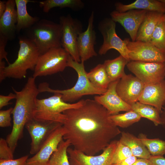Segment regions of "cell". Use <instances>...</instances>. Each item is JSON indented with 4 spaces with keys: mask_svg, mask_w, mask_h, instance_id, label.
<instances>
[{
    "mask_svg": "<svg viewBox=\"0 0 165 165\" xmlns=\"http://www.w3.org/2000/svg\"><path fill=\"white\" fill-rule=\"evenodd\" d=\"M63 113L65 117L63 138L74 149L88 156L103 151L121 133L107 110L94 100L84 99L80 107Z\"/></svg>",
    "mask_w": 165,
    "mask_h": 165,
    "instance_id": "1",
    "label": "cell"
},
{
    "mask_svg": "<svg viewBox=\"0 0 165 165\" xmlns=\"http://www.w3.org/2000/svg\"><path fill=\"white\" fill-rule=\"evenodd\" d=\"M16 95V101L12 114L13 117L12 130L6 140L14 152L18 141L23 136L26 124L35 118L36 109L37 97L40 93L35 83V78L29 77L24 87L20 91L13 87Z\"/></svg>",
    "mask_w": 165,
    "mask_h": 165,
    "instance_id": "2",
    "label": "cell"
},
{
    "mask_svg": "<svg viewBox=\"0 0 165 165\" xmlns=\"http://www.w3.org/2000/svg\"><path fill=\"white\" fill-rule=\"evenodd\" d=\"M67 67L74 69L78 74V80L73 87L65 90H55L50 88L47 82H43L40 83L38 87L40 93L46 92L60 94L62 95L63 101L68 103L76 101L84 95H101L107 91L97 87L90 82L85 69L84 62H77L74 60L70 55L68 61Z\"/></svg>",
    "mask_w": 165,
    "mask_h": 165,
    "instance_id": "3",
    "label": "cell"
},
{
    "mask_svg": "<svg viewBox=\"0 0 165 165\" xmlns=\"http://www.w3.org/2000/svg\"><path fill=\"white\" fill-rule=\"evenodd\" d=\"M20 48L15 61L5 67L4 76L20 79L26 77L27 71H34L40 53L35 45L27 37H19Z\"/></svg>",
    "mask_w": 165,
    "mask_h": 165,
    "instance_id": "4",
    "label": "cell"
},
{
    "mask_svg": "<svg viewBox=\"0 0 165 165\" xmlns=\"http://www.w3.org/2000/svg\"><path fill=\"white\" fill-rule=\"evenodd\" d=\"M26 30V36L35 45L40 55L51 48L62 47L61 27L59 23L40 19Z\"/></svg>",
    "mask_w": 165,
    "mask_h": 165,
    "instance_id": "5",
    "label": "cell"
},
{
    "mask_svg": "<svg viewBox=\"0 0 165 165\" xmlns=\"http://www.w3.org/2000/svg\"><path fill=\"white\" fill-rule=\"evenodd\" d=\"M84 99L70 104L64 102L61 94L56 93L47 98L37 99L35 118L38 120L59 123L63 124L65 117L63 112L70 109L80 107Z\"/></svg>",
    "mask_w": 165,
    "mask_h": 165,
    "instance_id": "6",
    "label": "cell"
},
{
    "mask_svg": "<svg viewBox=\"0 0 165 165\" xmlns=\"http://www.w3.org/2000/svg\"><path fill=\"white\" fill-rule=\"evenodd\" d=\"M70 56L62 47L50 49L40 55L32 76L36 78L63 72L67 67Z\"/></svg>",
    "mask_w": 165,
    "mask_h": 165,
    "instance_id": "7",
    "label": "cell"
},
{
    "mask_svg": "<svg viewBox=\"0 0 165 165\" xmlns=\"http://www.w3.org/2000/svg\"><path fill=\"white\" fill-rule=\"evenodd\" d=\"M59 20L61 27L62 47L69 53L74 60L81 62L78 49L77 39L79 34L82 32L81 22L69 14L61 16Z\"/></svg>",
    "mask_w": 165,
    "mask_h": 165,
    "instance_id": "8",
    "label": "cell"
},
{
    "mask_svg": "<svg viewBox=\"0 0 165 165\" xmlns=\"http://www.w3.org/2000/svg\"><path fill=\"white\" fill-rule=\"evenodd\" d=\"M116 28V22L111 18H104L99 22L98 29L103 36V41L98 53L102 55L105 54L110 50L114 49L130 61L129 51L127 46V39L122 40L118 36Z\"/></svg>",
    "mask_w": 165,
    "mask_h": 165,
    "instance_id": "9",
    "label": "cell"
},
{
    "mask_svg": "<svg viewBox=\"0 0 165 165\" xmlns=\"http://www.w3.org/2000/svg\"><path fill=\"white\" fill-rule=\"evenodd\" d=\"M127 66L144 84L156 83L165 79L164 63L130 61Z\"/></svg>",
    "mask_w": 165,
    "mask_h": 165,
    "instance_id": "10",
    "label": "cell"
},
{
    "mask_svg": "<svg viewBox=\"0 0 165 165\" xmlns=\"http://www.w3.org/2000/svg\"><path fill=\"white\" fill-rule=\"evenodd\" d=\"M118 141H112L100 155L88 156L83 152L68 148L67 152L69 155L70 165H112L113 156Z\"/></svg>",
    "mask_w": 165,
    "mask_h": 165,
    "instance_id": "11",
    "label": "cell"
},
{
    "mask_svg": "<svg viewBox=\"0 0 165 165\" xmlns=\"http://www.w3.org/2000/svg\"><path fill=\"white\" fill-rule=\"evenodd\" d=\"M63 125L59 123L41 121L35 118L29 121L25 127L31 140L30 153L36 154L51 133Z\"/></svg>",
    "mask_w": 165,
    "mask_h": 165,
    "instance_id": "12",
    "label": "cell"
},
{
    "mask_svg": "<svg viewBox=\"0 0 165 165\" xmlns=\"http://www.w3.org/2000/svg\"><path fill=\"white\" fill-rule=\"evenodd\" d=\"M126 39L130 61L164 63V53L149 42Z\"/></svg>",
    "mask_w": 165,
    "mask_h": 165,
    "instance_id": "13",
    "label": "cell"
},
{
    "mask_svg": "<svg viewBox=\"0 0 165 165\" xmlns=\"http://www.w3.org/2000/svg\"><path fill=\"white\" fill-rule=\"evenodd\" d=\"M65 133L63 125L57 127L45 141L38 152L28 159L27 165H47L52 154L57 150Z\"/></svg>",
    "mask_w": 165,
    "mask_h": 165,
    "instance_id": "14",
    "label": "cell"
},
{
    "mask_svg": "<svg viewBox=\"0 0 165 165\" xmlns=\"http://www.w3.org/2000/svg\"><path fill=\"white\" fill-rule=\"evenodd\" d=\"M147 11L133 9L124 12L116 10L110 13L111 18L115 22L119 23L129 35L132 41H136L139 28Z\"/></svg>",
    "mask_w": 165,
    "mask_h": 165,
    "instance_id": "15",
    "label": "cell"
},
{
    "mask_svg": "<svg viewBox=\"0 0 165 165\" xmlns=\"http://www.w3.org/2000/svg\"><path fill=\"white\" fill-rule=\"evenodd\" d=\"M144 85L135 76L125 74L119 80L116 90L119 97L131 105L138 101Z\"/></svg>",
    "mask_w": 165,
    "mask_h": 165,
    "instance_id": "16",
    "label": "cell"
},
{
    "mask_svg": "<svg viewBox=\"0 0 165 165\" xmlns=\"http://www.w3.org/2000/svg\"><path fill=\"white\" fill-rule=\"evenodd\" d=\"M119 80L111 82L104 94L94 97V100L104 107L110 115L132 109L131 105L124 101L116 92V86Z\"/></svg>",
    "mask_w": 165,
    "mask_h": 165,
    "instance_id": "17",
    "label": "cell"
},
{
    "mask_svg": "<svg viewBox=\"0 0 165 165\" xmlns=\"http://www.w3.org/2000/svg\"><path fill=\"white\" fill-rule=\"evenodd\" d=\"M94 13L92 11L89 17L86 30L80 33L77 39V46L81 62H84L97 54L94 49L96 32L94 29Z\"/></svg>",
    "mask_w": 165,
    "mask_h": 165,
    "instance_id": "18",
    "label": "cell"
},
{
    "mask_svg": "<svg viewBox=\"0 0 165 165\" xmlns=\"http://www.w3.org/2000/svg\"><path fill=\"white\" fill-rule=\"evenodd\" d=\"M138 101L154 107L160 113L165 103V79L157 83L145 84Z\"/></svg>",
    "mask_w": 165,
    "mask_h": 165,
    "instance_id": "19",
    "label": "cell"
},
{
    "mask_svg": "<svg viewBox=\"0 0 165 165\" xmlns=\"http://www.w3.org/2000/svg\"><path fill=\"white\" fill-rule=\"evenodd\" d=\"M15 0H8L6 2V8L0 17V35L8 41L15 37L17 22V14Z\"/></svg>",
    "mask_w": 165,
    "mask_h": 165,
    "instance_id": "20",
    "label": "cell"
},
{
    "mask_svg": "<svg viewBox=\"0 0 165 165\" xmlns=\"http://www.w3.org/2000/svg\"><path fill=\"white\" fill-rule=\"evenodd\" d=\"M164 14L147 11L138 31L136 41L149 42L156 27L161 20Z\"/></svg>",
    "mask_w": 165,
    "mask_h": 165,
    "instance_id": "21",
    "label": "cell"
},
{
    "mask_svg": "<svg viewBox=\"0 0 165 165\" xmlns=\"http://www.w3.org/2000/svg\"><path fill=\"white\" fill-rule=\"evenodd\" d=\"M115 7L116 10L120 12L137 9L165 13V6L160 0H136L128 4L118 2L115 3Z\"/></svg>",
    "mask_w": 165,
    "mask_h": 165,
    "instance_id": "22",
    "label": "cell"
},
{
    "mask_svg": "<svg viewBox=\"0 0 165 165\" xmlns=\"http://www.w3.org/2000/svg\"><path fill=\"white\" fill-rule=\"evenodd\" d=\"M17 14L16 31L18 32L22 30L28 29L39 20L37 16L33 17L28 12L27 5L29 2H35L30 0H15Z\"/></svg>",
    "mask_w": 165,
    "mask_h": 165,
    "instance_id": "23",
    "label": "cell"
},
{
    "mask_svg": "<svg viewBox=\"0 0 165 165\" xmlns=\"http://www.w3.org/2000/svg\"><path fill=\"white\" fill-rule=\"evenodd\" d=\"M119 141L130 148L133 156L147 159H149L151 156L146 147L138 138L130 133L121 132Z\"/></svg>",
    "mask_w": 165,
    "mask_h": 165,
    "instance_id": "24",
    "label": "cell"
},
{
    "mask_svg": "<svg viewBox=\"0 0 165 165\" xmlns=\"http://www.w3.org/2000/svg\"><path fill=\"white\" fill-rule=\"evenodd\" d=\"M129 61L121 55L113 59L105 61L103 64L111 82L119 80L126 74L125 67Z\"/></svg>",
    "mask_w": 165,
    "mask_h": 165,
    "instance_id": "25",
    "label": "cell"
},
{
    "mask_svg": "<svg viewBox=\"0 0 165 165\" xmlns=\"http://www.w3.org/2000/svg\"><path fill=\"white\" fill-rule=\"evenodd\" d=\"M39 3L43 11L46 13L54 7L61 9L68 8L73 10L78 11L85 6L84 3L81 0H45L40 1Z\"/></svg>",
    "mask_w": 165,
    "mask_h": 165,
    "instance_id": "26",
    "label": "cell"
},
{
    "mask_svg": "<svg viewBox=\"0 0 165 165\" xmlns=\"http://www.w3.org/2000/svg\"><path fill=\"white\" fill-rule=\"evenodd\" d=\"M90 82L99 88L107 90L111 82L106 71L103 64H99L87 73Z\"/></svg>",
    "mask_w": 165,
    "mask_h": 165,
    "instance_id": "27",
    "label": "cell"
},
{
    "mask_svg": "<svg viewBox=\"0 0 165 165\" xmlns=\"http://www.w3.org/2000/svg\"><path fill=\"white\" fill-rule=\"evenodd\" d=\"M132 110L141 117L152 121L156 126L161 124L160 112L155 108L137 101L131 105Z\"/></svg>",
    "mask_w": 165,
    "mask_h": 165,
    "instance_id": "28",
    "label": "cell"
},
{
    "mask_svg": "<svg viewBox=\"0 0 165 165\" xmlns=\"http://www.w3.org/2000/svg\"><path fill=\"white\" fill-rule=\"evenodd\" d=\"M71 145L69 141L63 139L57 150L51 156L47 165H70L67 150Z\"/></svg>",
    "mask_w": 165,
    "mask_h": 165,
    "instance_id": "29",
    "label": "cell"
},
{
    "mask_svg": "<svg viewBox=\"0 0 165 165\" xmlns=\"http://www.w3.org/2000/svg\"><path fill=\"white\" fill-rule=\"evenodd\" d=\"M138 138L152 156H163L165 154V141L159 138L150 139L143 134H139Z\"/></svg>",
    "mask_w": 165,
    "mask_h": 165,
    "instance_id": "30",
    "label": "cell"
},
{
    "mask_svg": "<svg viewBox=\"0 0 165 165\" xmlns=\"http://www.w3.org/2000/svg\"><path fill=\"white\" fill-rule=\"evenodd\" d=\"M110 118L116 126L127 128L139 121L141 117L131 109L123 114L110 115Z\"/></svg>",
    "mask_w": 165,
    "mask_h": 165,
    "instance_id": "31",
    "label": "cell"
},
{
    "mask_svg": "<svg viewBox=\"0 0 165 165\" xmlns=\"http://www.w3.org/2000/svg\"><path fill=\"white\" fill-rule=\"evenodd\" d=\"M149 42L165 53V22L163 19L157 25Z\"/></svg>",
    "mask_w": 165,
    "mask_h": 165,
    "instance_id": "32",
    "label": "cell"
},
{
    "mask_svg": "<svg viewBox=\"0 0 165 165\" xmlns=\"http://www.w3.org/2000/svg\"><path fill=\"white\" fill-rule=\"evenodd\" d=\"M132 155L130 148L119 140L113 156L112 165L118 163Z\"/></svg>",
    "mask_w": 165,
    "mask_h": 165,
    "instance_id": "33",
    "label": "cell"
},
{
    "mask_svg": "<svg viewBox=\"0 0 165 165\" xmlns=\"http://www.w3.org/2000/svg\"><path fill=\"white\" fill-rule=\"evenodd\" d=\"M14 152L8 145L6 140L0 139V160H10L14 159Z\"/></svg>",
    "mask_w": 165,
    "mask_h": 165,
    "instance_id": "34",
    "label": "cell"
},
{
    "mask_svg": "<svg viewBox=\"0 0 165 165\" xmlns=\"http://www.w3.org/2000/svg\"><path fill=\"white\" fill-rule=\"evenodd\" d=\"M13 108H10L5 110L0 111V127H8L11 126V117Z\"/></svg>",
    "mask_w": 165,
    "mask_h": 165,
    "instance_id": "35",
    "label": "cell"
},
{
    "mask_svg": "<svg viewBox=\"0 0 165 165\" xmlns=\"http://www.w3.org/2000/svg\"><path fill=\"white\" fill-rule=\"evenodd\" d=\"M28 157V156L26 155L16 159L0 160V165H27Z\"/></svg>",
    "mask_w": 165,
    "mask_h": 165,
    "instance_id": "36",
    "label": "cell"
},
{
    "mask_svg": "<svg viewBox=\"0 0 165 165\" xmlns=\"http://www.w3.org/2000/svg\"><path fill=\"white\" fill-rule=\"evenodd\" d=\"M8 40L5 37L0 35V61L5 59L8 65L10 64L7 58V53L5 50V48Z\"/></svg>",
    "mask_w": 165,
    "mask_h": 165,
    "instance_id": "37",
    "label": "cell"
},
{
    "mask_svg": "<svg viewBox=\"0 0 165 165\" xmlns=\"http://www.w3.org/2000/svg\"><path fill=\"white\" fill-rule=\"evenodd\" d=\"M16 95L15 94L10 93L8 95H0V109L7 106L11 103L9 102L10 100L15 99Z\"/></svg>",
    "mask_w": 165,
    "mask_h": 165,
    "instance_id": "38",
    "label": "cell"
},
{
    "mask_svg": "<svg viewBox=\"0 0 165 165\" xmlns=\"http://www.w3.org/2000/svg\"><path fill=\"white\" fill-rule=\"evenodd\" d=\"M152 165H165V158L163 156H152L149 159Z\"/></svg>",
    "mask_w": 165,
    "mask_h": 165,
    "instance_id": "39",
    "label": "cell"
},
{
    "mask_svg": "<svg viewBox=\"0 0 165 165\" xmlns=\"http://www.w3.org/2000/svg\"><path fill=\"white\" fill-rule=\"evenodd\" d=\"M137 159V157L132 155L118 163L112 165H133Z\"/></svg>",
    "mask_w": 165,
    "mask_h": 165,
    "instance_id": "40",
    "label": "cell"
},
{
    "mask_svg": "<svg viewBox=\"0 0 165 165\" xmlns=\"http://www.w3.org/2000/svg\"><path fill=\"white\" fill-rule=\"evenodd\" d=\"M133 165H152L149 159L139 158L137 159Z\"/></svg>",
    "mask_w": 165,
    "mask_h": 165,
    "instance_id": "41",
    "label": "cell"
},
{
    "mask_svg": "<svg viewBox=\"0 0 165 165\" xmlns=\"http://www.w3.org/2000/svg\"><path fill=\"white\" fill-rule=\"evenodd\" d=\"M5 62L2 61H0V81L1 82L5 79L4 76V71L5 68Z\"/></svg>",
    "mask_w": 165,
    "mask_h": 165,
    "instance_id": "42",
    "label": "cell"
},
{
    "mask_svg": "<svg viewBox=\"0 0 165 165\" xmlns=\"http://www.w3.org/2000/svg\"><path fill=\"white\" fill-rule=\"evenodd\" d=\"M161 124L165 128V103L160 114Z\"/></svg>",
    "mask_w": 165,
    "mask_h": 165,
    "instance_id": "43",
    "label": "cell"
},
{
    "mask_svg": "<svg viewBox=\"0 0 165 165\" xmlns=\"http://www.w3.org/2000/svg\"><path fill=\"white\" fill-rule=\"evenodd\" d=\"M6 1L0 0V17L5 12L6 8Z\"/></svg>",
    "mask_w": 165,
    "mask_h": 165,
    "instance_id": "44",
    "label": "cell"
},
{
    "mask_svg": "<svg viewBox=\"0 0 165 165\" xmlns=\"http://www.w3.org/2000/svg\"><path fill=\"white\" fill-rule=\"evenodd\" d=\"M163 20L165 22V13L164 14L163 16Z\"/></svg>",
    "mask_w": 165,
    "mask_h": 165,
    "instance_id": "45",
    "label": "cell"
},
{
    "mask_svg": "<svg viewBox=\"0 0 165 165\" xmlns=\"http://www.w3.org/2000/svg\"><path fill=\"white\" fill-rule=\"evenodd\" d=\"M162 2H163L165 6V0H160Z\"/></svg>",
    "mask_w": 165,
    "mask_h": 165,
    "instance_id": "46",
    "label": "cell"
},
{
    "mask_svg": "<svg viewBox=\"0 0 165 165\" xmlns=\"http://www.w3.org/2000/svg\"><path fill=\"white\" fill-rule=\"evenodd\" d=\"M165 54V53H164ZM164 64H165V62H164Z\"/></svg>",
    "mask_w": 165,
    "mask_h": 165,
    "instance_id": "47",
    "label": "cell"
}]
</instances>
